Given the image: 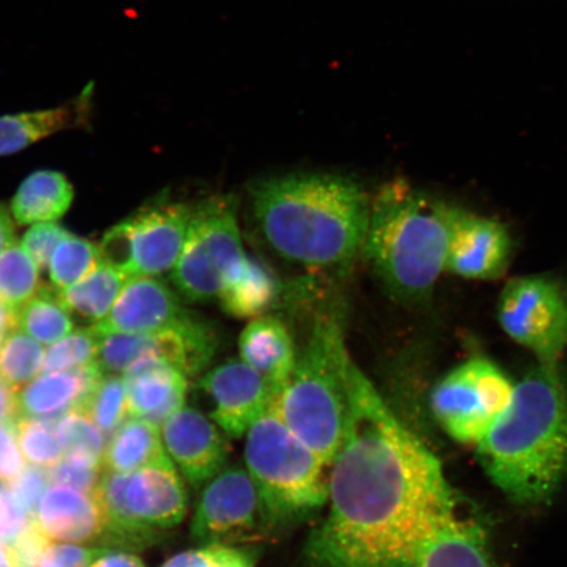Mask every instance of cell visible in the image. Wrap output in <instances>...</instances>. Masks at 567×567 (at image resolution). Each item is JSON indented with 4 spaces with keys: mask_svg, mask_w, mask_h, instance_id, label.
<instances>
[{
    "mask_svg": "<svg viewBox=\"0 0 567 567\" xmlns=\"http://www.w3.org/2000/svg\"><path fill=\"white\" fill-rule=\"evenodd\" d=\"M248 190L259 229L280 257L326 269L347 267L363 251L372 198L353 177L296 172Z\"/></svg>",
    "mask_w": 567,
    "mask_h": 567,
    "instance_id": "cell-2",
    "label": "cell"
},
{
    "mask_svg": "<svg viewBox=\"0 0 567 567\" xmlns=\"http://www.w3.org/2000/svg\"><path fill=\"white\" fill-rule=\"evenodd\" d=\"M280 295V284L258 260L246 258L226 280L218 300L226 313L237 318H258L274 308Z\"/></svg>",
    "mask_w": 567,
    "mask_h": 567,
    "instance_id": "cell-24",
    "label": "cell"
},
{
    "mask_svg": "<svg viewBox=\"0 0 567 567\" xmlns=\"http://www.w3.org/2000/svg\"><path fill=\"white\" fill-rule=\"evenodd\" d=\"M71 234L54 223H42L33 226L25 233L21 246L30 254L40 271H44L51 264L56 246L68 239Z\"/></svg>",
    "mask_w": 567,
    "mask_h": 567,
    "instance_id": "cell-38",
    "label": "cell"
},
{
    "mask_svg": "<svg viewBox=\"0 0 567 567\" xmlns=\"http://www.w3.org/2000/svg\"><path fill=\"white\" fill-rule=\"evenodd\" d=\"M101 549L48 543L34 567H90Z\"/></svg>",
    "mask_w": 567,
    "mask_h": 567,
    "instance_id": "cell-41",
    "label": "cell"
},
{
    "mask_svg": "<svg viewBox=\"0 0 567 567\" xmlns=\"http://www.w3.org/2000/svg\"><path fill=\"white\" fill-rule=\"evenodd\" d=\"M496 315L503 331L538 363L557 364L567 349V292L543 275L519 276L502 289Z\"/></svg>",
    "mask_w": 567,
    "mask_h": 567,
    "instance_id": "cell-10",
    "label": "cell"
},
{
    "mask_svg": "<svg viewBox=\"0 0 567 567\" xmlns=\"http://www.w3.org/2000/svg\"><path fill=\"white\" fill-rule=\"evenodd\" d=\"M126 280L116 269L101 264L86 278L56 293L70 315L96 324L110 313Z\"/></svg>",
    "mask_w": 567,
    "mask_h": 567,
    "instance_id": "cell-26",
    "label": "cell"
},
{
    "mask_svg": "<svg viewBox=\"0 0 567 567\" xmlns=\"http://www.w3.org/2000/svg\"><path fill=\"white\" fill-rule=\"evenodd\" d=\"M413 567H494L485 528L456 509L423 545Z\"/></svg>",
    "mask_w": 567,
    "mask_h": 567,
    "instance_id": "cell-21",
    "label": "cell"
},
{
    "mask_svg": "<svg viewBox=\"0 0 567 567\" xmlns=\"http://www.w3.org/2000/svg\"><path fill=\"white\" fill-rule=\"evenodd\" d=\"M104 472L127 473L153 465L173 464L162 442L161 427L132 417L112 435L103 455Z\"/></svg>",
    "mask_w": 567,
    "mask_h": 567,
    "instance_id": "cell-23",
    "label": "cell"
},
{
    "mask_svg": "<svg viewBox=\"0 0 567 567\" xmlns=\"http://www.w3.org/2000/svg\"><path fill=\"white\" fill-rule=\"evenodd\" d=\"M81 409L102 430L112 436L130 414L125 381L117 374H101L92 385Z\"/></svg>",
    "mask_w": 567,
    "mask_h": 567,
    "instance_id": "cell-30",
    "label": "cell"
},
{
    "mask_svg": "<svg viewBox=\"0 0 567 567\" xmlns=\"http://www.w3.org/2000/svg\"><path fill=\"white\" fill-rule=\"evenodd\" d=\"M103 471V464L97 461L66 456L48 470V473L49 478L55 484L71 486L81 492L96 493Z\"/></svg>",
    "mask_w": 567,
    "mask_h": 567,
    "instance_id": "cell-36",
    "label": "cell"
},
{
    "mask_svg": "<svg viewBox=\"0 0 567 567\" xmlns=\"http://www.w3.org/2000/svg\"><path fill=\"white\" fill-rule=\"evenodd\" d=\"M33 516L20 505L10 486L0 484V543L10 547L33 527Z\"/></svg>",
    "mask_w": 567,
    "mask_h": 567,
    "instance_id": "cell-37",
    "label": "cell"
},
{
    "mask_svg": "<svg viewBox=\"0 0 567 567\" xmlns=\"http://www.w3.org/2000/svg\"><path fill=\"white\" fill-rule=\"evenodd\" d=\"M19 417L18 392L0 379V424H16Z\"/></svg>",
    "mask_w": 567,
    "mask_h": 567,
    "instance_id": "cell-44",
    "label": "cell"
},
{
    "mask_svg": "<svg viewBox=\"0 0 567 567\" xmlns=\"http://www.w3.org/2000/svg\"><path fill=\"white\" fill-rule=\"evenodd\" d=\"M24 470L16 424H0V484L11 485Z\"/></svg>",
    "mask_w": 567,
    "mask_h": 567,
    "instance_id": "cell-42",
    "label": "cell"
},
{
    "mask_svg": "<svg viewBox=\"0 0 567 567\" xmlns=\"http://www.w3.org/2000/svg\"><path fill=\"white\" fill-rule=\"evenodd\" d=\"M161 567H252L245 553L229 545L209 544L177 553Z\"/></svg>",
    "mask_w": 567,
    "mask_h": 567,
    "instance_id": "cell-35",
    "label": "cell"
},
{
    "mask_svg": "<svg viewBox=\"0 0 567 567\" xmlns=\"http://www.w3.org/2000/svg\"><path fill=\"white\" fill-rule=\"evenodd\" d=\"M101 371L94 365L81 370L44 372L18 390L20 416L52 421L80 408Z\"/></svg>",
    "mask_w": 567,
    "mask_h": 567,
    "instance_id": "cell-22",
    "label": "cell"
},
{
    "mask_svg": "<svg viewBox=\"0 0 567 567\" xmlns=\"http://www.w3.org/2000/svg\"><path fill=\"white\" fill-rule=\"evenodd\" d=\"M44 357L38 340L13 328L0 340V379L18 392L42 371Z\"/></svg>",
    "mask_w": 567,
    "mask_h": 567,
    "instance_id": "cell-28",
    "label": "cell"
},
{
    "mask_svg": "<svg viewBox=\"0 0 567 567\" xmlns=\"http://www.w3.org/2000/svg\"><path fill=\"white\" fill-rule=\"evenodd\" d=\"M245 437V467L276 520L308 515L326 505L330 466L289 431L274 406Z\"/></svg>",
    "mask_w": 567,
    "mask_h": 567,
    "instance_id": "cell-6",
    "label": "cell"
},
{
    "mask_svg": "<svg viewBox=\"0 0 567 567\" xmlns=\"http://www.w3.org/2000/svg\"><path fill=\"white\" fill-rule=\"evenodd\" d=\"M278 523L246 467L225 466L203 485L193 536L205 545L252 542Z\"/></svg>",
    "mask_w": 567,
    "mask_h": 567,
    "instance_id": "cell-11",
    "label": "cell"
},
{
    "mask_svg": "<svg viewBox=\"0 0 567 567\" xmlns=\"http://www.w3.org/2000/svg\"><path fill=\"white\" fill-rule=\"evenodd\" d=\"M33 519L48 540L90 543L106 532V516L96 493L66 485L47 488Z\"/></svg>",
    "mask_w": 567,
    "mask_h": 567,
    "instance_id": "cell-18",
    "label": "cell"
},
{
    "mask_svg": "<svg viewBox=\"0 0 567 567\" xmlns=\"http://www.w3.org/2000/svg\"><path fill=\"white\" fill-rule=\"evenodd\" d=\"M12 245H16V228H13L9 212L3 205H0V255Z\"/></svg>",
    "mask_w": 567,
    "mask_h": 567,
    "instance_id": "cell-45",
    "label": "cell"
},
{
    "mask_svg": "<svg viewBox=\"0 0 567 567\" xmlns=\"http://www.w3.org/2000/svg\"><path fill=\"white\" fill-rule=\"evenodd\" d=\"M55 434L66 456L102 463L106 446L104 434L83 410L76 408L62 415Z\"/></svg>",
    "mask_w": 567,
    "mask_h": 567,
    "instance_id": "cell-32",
    "label": "cell"
},
{
    "mask_svg": "<svg viewBox=\"0 0 567 567\" xmlns=\"http://www.w3.org/2000/svg\"><path fill=\"white\" fill-rule=\"evenodd\" d=\"M339 316L319 315L295 371L272 406L290 432L329 466L349 422L352 364Z\"/></svg>",
    "mask_w": 567,
    "mask_h": 567,
    "instance_id": "cell-5",
    "label": "cell"
},
{
    "mask_svg": "<svg viewBox=\"0 0 567 567\" xmlns=\"http://www.w3.org/2000/svg\"><path fill=\"white\" fill-rule=\"evenodd\" d=\"M90 567H145L133 553L117 549H101Z\"/></svg>",
    "mask_w": 567,
    "mask_h": 567,
    "instance_id": "cell-43",
    "label": "cell"
},
{
    "mask_svg": "<svg viewBox=\"0 0 567 567\" xmlns=\"http://www.w3.org/2000/svg\"><path fill=\"white\" fill-rule=\"evenodd\" d=\"M203 319L183 307L165 282L154 276H131L110 313L92 326L97 334H157L194 331Z\"/></svg>",
    "mask_w": 567,
    "mask_h": 567,
    "instance_id": "cell-12",
    "label": "cell"
},
{
    "mask_svg": "<svg viewBox=\"0 0 567 567\" xmlns=\"http://www.w3.org/2000/svg\"><path fill=\"white\" fill-rule=\"evenodd\" d=\"M326 505L328 515L307 548L313 567H413L457 509L441 461L353 361L349 422L329 467Z\"/></svg>",
    "mask_w": 567,
    "mask_h": 567,
    "instance_id": "cell-1",
    "label": "cell"
},
{
    "mask_svg": "<svg viewBox=\"0 0 567 567\" xmlns=\"http://www.w3.org/2000/svg\"><path fill=\"white\" fill-rule=\"evenodd\" d=\"M123 379L132 417L161 427L186 403L187 374L165 360H140L124 372Z\"/></svg>",
    "mask_w": 567,
    "mask_h": 567,
    "instance_id": "cell-19",
    "label": "cell"
},
{
    "mask_svg": "<svg viewBox=\"0 0 567 567\" xmlns=\"http://www.w3.org/2000/svg\"><path fill=\"white\" fill-rule=\"evenodd\" d=\"M96 495L106 516L104 538L112 544L147 543L182 523L187 512L186 488L174 464L104 472Z\"/></svg>",
    "mask_w": 567,
    "mask_h": 567,
    "instance_id": "cell-7",
    "label": "cell"
},
{
    "mask_svg": "<svg viewBox=\"0 0 567 567\" xmlns=\"http://www.w3.org/2000/svg\"><path fill=\"white\" fill-rule=\"evenodd\" d=\"M101 264L99 247L86 239L70 236L56 246L49 264V276L56 292H61L86 278Z\"/></svg>",
    "mask_w": 567,
    "mask_h": 567,
    "instance_id": "cell-31",
    "label": "cell"
},
{
    "mask_svg": "<svg viewBox=\"0 0 567 567\" xmlns=\"http://www.w3.org/2000/svg\"><path fill=\"white\" fill-rule=\"evenodd\" d=\"M95 83L54 109L10 113L0 116V157L25 151L53 134L92 130L95 115Z\"/></svg>",
    "mask_w": 567,
    "mask_h": 567,
    "instance_id": "cell-17",
    "label": "cell"
},
{
    "mask_svg": "<svg viewBox=\"0 0 567 567\" xmlns=\"http://www.w3.org/2000/svg\"><path fill=\"white\" fill-rule=\"evenodd\" d=\"M451 205L403 181L384 184L372 198L363 251L396 301H427L445 272Z\"/></svg>",
    "mask_w": 567,
    "mask_h": 567,
    "instance_id": "cell-4",
    "label": "cell"
},
{
    "mask_svg": "<svg viewBox=\"0 0 567 567\" xmlns=\"http://www.w3.org/2000/svg\"><path fill=\"white\" fill-rule=\"evenodd\" d=\"M73 197V186L65 175L39 169L20 184L12 198V215L20 225L56 221L65 215Z\"/></svg>",
    "mask_w": 567,
    "mask_h": 567,
    "instance_id": "cell-25",
    "label": "cell"
},
{
    "mask_svg": "<svg viewBox=\"0 0 567 567\" xmlns=\"http://www.w3.org/2000/svg\"><path fill=\"white\" fill-rule=\"evenodd\" d=\"M13 328H17L16 311L0 303V340Z\"/></svg>",
    "mask_w": 567,
    "mask_h": 567,
    "instance_id": "cell-46",
    "label": "cell"
},
{
    "mask_svg": "<svg viewBox=\"0 0 567 567\" xmlns=\"http://www.w3.org/2000/svg\"><path fill=\"white\" fill-rule=\"evenodd\" d=\"M161 435L169 460L193 486L207 484L226 466L229 445L218 425L200 411H177L161 425Z\"/></svg>",
    "mask_w": 567,
    "mask_h": 567,
    "instance_id": "cell-16",
    "label": "cell"
},
{
    "mask_svg": "<svg viewBox=\"0 0 567 567\" xmlns=\"http://www.w3.org/2000/svg\"><path fill=\"white\" fill-rule=\"evenodd\" d=\"M198 388L209 396L212 420L225 435L245 436L248 429L271 409V385L243 360L225 361L203 375Z\"/></svg>",
    "mask_w": 567,
    "mask_h": 567,
    "instance_id": "cell-14",
    "label": "cell"
},
{
    "mask_svg": "<svg viewBox=\"0 0 567 567\" xmlns=\"http://www.w3.org/2000/svg\"><path fill=\"white\" fill-rule=\"evenodd\" d=\"M514 388L492 360L472 358L432 390V414L453 441L477 445L507 409Z\"/></svg>",
    "mask_w": 567,
    "mask_h": 567,
    "instance_id": "cell-9",
    "label": "cell"
},
{
    "mask_svg": "<svg viewBox=\"0 0 567 567\" xmlns=\"http://www.w3.org/2000/svg\"><path fill=\"white\" fill-rule=\"evenodd\" d=\"M240 360L257 371L278 394L295 371L297 354L292 336L280 319L254 318L239 337Z\"/></svg>",
    "mask_w": 567,
    "mask_h": 567,
    "instance_id": "cell-20",
    "label": "cell"
},
{
    "mask_svg": "<svg viewBox=\"0 0 567 567\" xmlns=\"http://www.w3.org/2000/svg\"><path fill=\"white\" fill-rule=\"evenodd\" d=\"M493 484L519 505H540L567 473V381L538 363L516 382L512 401L476 445Z\"/></svg>",
    "mask_w": 567,
    "mask_h": 567,
    "instance_id": "cell-3",
    "label": "cell"
},
{
    "mask_svg": "<svg viewBox=\"0 0 567 567\" xmlns=\"http://www.w3.org/2000/svg\"><path fill=\"white\" fill-rule=\"evenodd\" d=\"M0 567H21L13 551L0 543Z\"/></svg>",
    "mask_w": 567,
    "mask_h": 567,
    "instance_id": "cell-47",
    "label": "cell"
},
{
    "mask_svg": "<svg viewBox=\"0 0 567 567\" xmlns=\"http://www.w3.org/2000/svg\"><path fill=\"white\" fill-rule=\"evenodd\" d=\"M193 207L158 198L127 219L132 247V275L154 276L173 271L186 243Z\"/></svg>",
    "mask_w": 567,
    "mask_h": 567,
    "instance_id": "cell-15",
    "label": "cell"
},
{
    "mask_svg": "<svg viewBox=\"0 0 567 567\" xmlns=\"http://www.w3.org/2000/svg\"><path fill=\"white\" fill-rule=\"evenodd\" d=\"M99 334L94 328L71 332L45 352L42 371L81 370L95 364Z\"/></svg>",
    "mask_w": 567,
    "mask_h": 567,
    "instance_id": "cell-34",
    "label": "cell"
},
{
    "mask_svg": "<svg viewBox=\"0 0 567 567\" xmlns=\"http://www.w3.org/2000/svg\"><path fill=\"white\" fill-rule=\"evenodd\" d=\"M514 240L494 218L452 208L445 271L470 280H496L507 271Z\"/></svg>",
    "mask_w": 567,
    "mask_h": 567,
    "instance_id": "cell-13",
    "label": "cell"
},
{
    "mask_svg": "<svg viewBox=\"0 0 567 567\" xmlns=\"http://www.w3.org/2000/svg\"><path fill=\"white\" fill-rule=\"evenodd\" d=\"M16 431L21 452L34 466L51 470L62 457L52 421L20 416Z\"/></svg>",
    "mask_w": 567,
    "mask_h": 567,
    "instance_id": "cell-33",
    "label": "cell"
},
{
    "mask_svg": "<svg viewBox=\"0 0 567 567\" xmlns=\"http://www.w3.org/2000/svg\"><path fill=\"white\" fill-rule=\"evenodd\" d=\"M99 254H101L103 265L116 269L126 278H131L132 247L125 221L105 234L102 245L99 246Z\"/></svg>",
    "mask_w": 567,
    "mask_h": 567,
    "instance_id": "cell-39",
    "label": "cell"
},
{
    "mask_svg": "<svg viewBox=\"0 0 567 567\" xmlns=\"http://www.w3.org/2000/svg\"><path fill=\"white\" fill-rule=\"evenodd\" d=\"M237 198L218 195L193 209L186 243L173 268L177 290L189 301L218 299L226 280L246 258Z\"/></svg>",
    "mask_w": 567,
    "mask_h": 567,
    "instance_id": "cell-8",
    "label": "cell"
},
{
    "mask_svg": "<svg viewBox=\"0 0 567 567\" xmlns=\"http://www.w3.org/2000/svg\"><path fill=\"white\" fill-rule=\"evenodd\" d=\"M40 269L21 245L0 255V303L17 311L40 289Z\"/></svg>",
    "mask_w": 567,
    "mask_h": 567,
    "instance_id": "cell-29",
    "label": "cell"
},
{
    "mask_svg": "<svg viewBox=\"0 0 567 567\" xmlns=\"http://www.w3.org/2000/svg\"><path fill=\"white\" fill-rule=\"evenodd\" d=\"M17 328L41 344H53L73 332L74 323L54 288L40 287L16 311Z\"/></svg>",
    "mask_w": 567,
    "mask_h": 567,
    "instance_id": "cell-27",
    "label": "cell"
},
{
    "mask_svg": "<svg viewBox=\"0 0 567 567\" xmlns=\"http://www.w3.org/2000/svg\"><path fill=\"white\" fill-rule=\"evenodd\" d=\"M49 482H51V478H49L48 470L34 465L25 466L20 476L12 482L10 488L20 505L34 516L42 495L47 492Z\"/></svg>",
    "mask_w": 567,
    "mask_h": 567,
    "instance_id": "cell-40",
    "label": "cell"
}]
</instances>
